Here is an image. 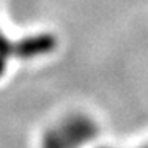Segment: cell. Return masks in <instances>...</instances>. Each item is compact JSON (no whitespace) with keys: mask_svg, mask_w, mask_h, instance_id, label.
Wrapping results in <instances>:
<instances>
[{"mask_svg":"<svg viewBox=\"0 0 148 148\" xmlns=\"http://www.w3.org/2000/svg\"><path fill=\"white\" fill-rule=\"evenodd\" d=\"M96 123L85 115H71L43 136L41 148H82L96 137Z\"/></svg>","mask_w":148,"mask_h":148,"instance_id":"cell-1","label":"cell"},{"mask_svg":"<svg viewBox=\"0 0 148 148\" xmlns=\"http://www.w3.org/2000/svg\"><path fill=\"white\" fill-rule=\"evenodd\" d=\"M140 148H148V143H147V145H143V147H140Z\"/></svg>","mask_w":148,"mask_h":148,"instance_id":"cell-2","label":"cell"}]
</instances>
